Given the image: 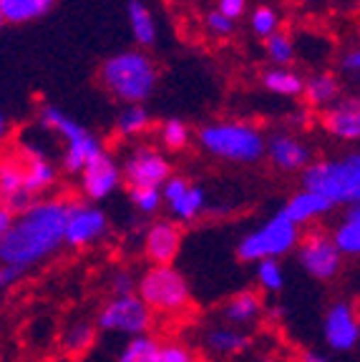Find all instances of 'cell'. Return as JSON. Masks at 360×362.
I'll use <instances>...</instances> for the list:
<instances>
[{
  "label": "cell",
  "mask_w": 360,
  "mask_h": 362,
  "mask_svg": "<svg viewBox=\"0 0 360 362\" xmlns=\"http://www.w3.org/2000/svg\"><path fill=\"white\" fill-rule=\"evenodd\" d=\"M71 204L63 199H40L33 209L16 216L11 232L0 237V259L8 267L28 272L53 257L66 244Z\"/></svg>",
  "instance_id": "obj_1"
},
{
  "label": "cell",
  "mask_w": 360,
  "mask_h": 362,
  "mask_svg": "<svg viewBox=\"0 0 360 362\" xmlns=\"http://www.w3.org/2000/svg\"><path fill=\"white\" fill-rule=\"evenodd\" d=\"M303 189L325 197L332 206L360 204V151L313 161L303 171Z\"/></svg>",
  "instance_id": "obj_2"
},
{
  "label": "cell",
  "mask_w": 360,
  "mask_h": 362,
  "mask_svg": "<svg viewBox=\"0 0 360 362\" xmlns=\"http://www.w3.org/2000/svg\"><path fill=\"white\" fill-rule=\"evenodd\" d=\"M99 78L111 96L131 106V103H141L144 98L152 96L154 86H157V68L147 53L126 51L103 61Z\"/></svg>",
  "instance_id": "obj_3"
},
{
  "label": "cell",
  "mask_w": 360,
  "mask_h": 362,
  "mask_svg": "<svg viewBox=\"0 0 360 362\" xmlns=\"http://www.w3.org/2000/svg\"><path fill=\"white\" fill-rule=\"evenodd\" d=\"M197 139L207 153L232 164H257L267 153L265 136L249 124H235V121L209 124L199 129Z\"/></svg>",
  "instance_id": "obj_4"
},
{
  "label": "cell",
  "mask_w": 360,
  "mask_h": 362,
  "mask_svg": "<svg viewBox=\"0 0 360 362\" xmlns=\"http://www.w3.org/2000/svg\"><path fill=\"white\" fill-rule=\"evenodd\" d=\"M303 239L300 226L293 219H287L282 209L272 214L262 226L244 234L237 244V259L240 262H265V259H280V257L295 252Z\"/></svg>",
  "instance_id": "obj_5"
},
{
  "label": "cell",
  "mask_w": 360,
  "mask_h": 362,
  "mask_svg": "<svg viewBox=\"0 0 360 362\" xmlns=\"http://www.w3.org/2000/svg\"><path fill=\"white\" fill-rule=\"evenodd\" d=\"M40 124L48 126L51 131H56L66 141V151H63V169L68 174H84V169L96 161L99 156H103V146L99 141V136H94L89 129H84L81 124H76V119H71L68 113H63L58 106H43L40 108Z\"/></svg>",
  "instance_id": "obj_6"
},
{
  "label": "cell",
  "mask_w": 360,
  "mask_h": 362,
  "mask_svg": "<svg viewBox=\"0 0 360 362\" xmlns=\"http://www.w3.org/2000/svg\"><path fill=\"white\" fill-rule=\"evenodd\" d=\"M139 297L157 312H181L189 305V282L171 264H152L139 279Z\"/></svg>",
  "instance_id": "obj_7"
},
{
  "label": "cell",
  "mask_w": 360,
  "mask_h": 362,
  "mask_svg": "<svg viewBox=\"0 0 360 362\" xmlns=\"http://www.w3.org/2000/svg\"><path fill=\"white\" fill-rule=\"evenodd\" d=\"M295 252H298V264L303 267V272L317 282H330L343 269V252L338 249L332 234L322 229H310L308 234H303Z\"/></svg>",
  "instance_id": "obj_8"
},
{
  "label": "cell",
  "mask_w": 360,
  "mask_h": 362,
  "mask_svg": "<svg viewBox=\"0 0 360 362\" xmlns=\"http://www.w3.org/2000/svg\"><path fill=\"white\" fill-rule=\"evenodd\" d=\"M96 327L103 332L126 334V337L147 334V329L152 327V307L139 294L111 297L96 315Z\"/></svg>",
  "instance_id": "obj_9"
},
{
  "label": "cell",
  "mask_w": 360,
  "mask_h": 362,
  "mask_svg": "<svg viewBox=\"0 0 360 362\" xmlns=\"http://www.w3.org/2000/svg\"><path fill=\"white\" fill-rule=\"evenodd\" d=\"M124 179L131 189H162L171 179V166L157 148L136 146L124 161Z\"/></svg>",
  "instance_id": "obj_10"
},
{
  "label": "cell",
  "mask_w": 360,
  "mask_h": 362,
  "mask_svg": "<svg viewBox=\"0 0 360 362\" xmlns=\"http://www.w3.org/2000/svg\"><path fill=\"white\" fill-rule=\"evenodd\" d=\"M322 334L330 350L350 352L360 342V320L355 315V307L345 300L332 302L322 317Z\"/></svg>",
  "instance_id": "obj_11"
},
{
  "label": "cell",
  "mask_w": 360,
  "mask_h": 362,
  "mask_svg": "<svg viewBox=\"0 0 360 362\" xmlns=\"http://www.w3.org/2000/svg\"><path fill=\"white\" fill-rule=\"evenodd\" d=\"M108 232V219L99 206L84 202L71 204L66 224V247H89L101 242Z\"/></svg>",
  "instance_id": "obj_12"
},
{
  "label": "cell",
  "mask_w": 360,
  "mask_h": 362,
  "mask_svg": "<svg viewBox=\"0 0 360 362\" xmlns=\"http://www.w3.org/2000/svg\"><path fill=\"white\" fill-rule=\"evenodd\" d=\"M144 249L152 264H171L181 249V229L171 219H157L147 229Z\"/></svg>",
  "instance_id": "obj_13"
},
{
  "label": "cell",
  "mask_w": 360,
  "mask_h": 362,
  "mask_svg": "<svg viewBox=\"0 0 360 362\" xmlns=\"http://www.w3.org/2000/svg\"><path fill=\"white\" fill-rule=\"evenodd\" d=\"M267 158L272 161V166L280 171H305L313 161L310 146L303 144L300 139L290 134H272L267 139Z\"/></svg>",
  "instance_id": "obj_14"
},
{
  "label": "cell",
  "mask_w": 360,
  "mask_h": 362,
  "mask_svg": "<svg viewBox=\"0 0 360 362\" xmlns=\"http://www.w3.org/2000/svg\"><path fill=\"white\" fill-rule=\"evenodd\" d=\"M121 176H124V171L118 169L116 161H113L108 153H103V156L91 161L84 169V174H81V187H84L86 197L99 202V199H106L108 194L116 192V187L121 184Z\"/></svg>",
  "instance_id": "obj_15"
},
{
  "label": "cell",
  "mask_w": 360,
  "mask_h": 362,
  "mask_svg": "<svg viewBox=\"0 0 360 362\" xmlns=\"http://www.w3.org/2000/svg\"><path fill=\"white\" fill-rule=\"evenodd\" d=\"M262 315H265V305H262V297L254 289H242V292L232 294L222 307L225 322L240 329L252 327L254 322L262 320Z\"/></svg>",
  "instance_id": "obj_16"
},
{
  "label": "cell",
  "mask_w": 360,
  "mask_h": 362,
  "mask_svg": "<svg viewBox=\"0 0 360 362\" xmlns=\"http://www.w3.org/2000/svg\"><path fill=\"white\" fill-rule=\"evenodd\" d=\"M332 209H335V206H332L325 197H320V194H315V192H308V189H300V192H295L293 197L285 202L282 214H285L287 219H293L298 226H303V224H310V221H315L317 216L330 214Z\"/></svg>",
  "instance_id": "obj_17"
},
{
  "label": "cell",
  "mask_w": 360,
  "mask_h": 362,
  "mask_svg": "<svg viewBox=\"0 0 360 362\" xmlns=\"http://www.w3.org/2000/svg\"><path fill=\"white\" fill-rule=\"evenodd\" d=\"M204 347H207L212 355L220 357H235L242 355L249 347V337L244 329L232 327V325H217V327H209L204 332Z\"/></svg>",
  "instance_id": "obj_18"
},
{
  "label": "cell",
  "mask_w": 360,
  "mask_h": 362,
  "mask_svg": "<svg viewBox=\"0 0 360 362\" xmlns=\"http://www.w3.org/2000/svg\"><path fill=\"white\" fill-rule=\"evenodd\" d=\"M325 129L340 141H360V103H338L325 113Z\"/></svg>",
  "instance_id": "obj_19"
},
{
  "label": "cell",
  "mask_w": 360,
  "mask_h": 362,
  "mask_svg": "<svg viewBox=\"0 0 360 362\" xmlns=\"http://www.w3.org/2000/svg\"><path fill=\"white\" fill-rule=\"evenodd\" d=\"M332 239L343 257H360V204L345 209L343 221L332 229Z\"/></svg>",
  "instance_id": "obj_20"
},
{
  "label": "cell",
  "mask_w": 360,
  "mask_h": 362,
  "mask_svg": "<svg viewBox=\"0 0 360 362\" xmlns=\"http://www.w3.org/2000/svg\"><path fill=\"white\" fill-rule=\"evenodd\" d=\"M56 0H0L3 23H28L45 16Z\"/></svg>",
  "instance_id": "obj_21"
},
{
  "label": "cell",
  "mask_w": 360,
  "mask_h": 362,
  "mask_svg": "<svg viewBox=\"0 0 360 362\" xmlns=\"http://www.w3.org/2000/svg\"><path fill=\"white\" fill-rule=\"evenodd\" d=\"M96 342V327L86 320H76L61 332V350L71 357L86 355Z\"/></svg>",
  "instance_id": "obj_22"
},
{
  "label": "cell",
  "mask_w": 360,
  "mask_h": 362,
  "mask_svg": "<svg viewBox=\"0 0 360 362\" xmlns=\"http://www.w3.org/2000/svg\"><path fill=\"white\" fill-rule=\"evenodd\" d=\"M129 23H131V33H134L139 45L149 48V45L157 43V25H154V18L149 13V8L141 0H129Z\"/></svg>",
  "instance_id": "obj_23"
},
{
  "label": "cell",
  "mask_w": 360,
  "mask_h": 362,
  "mask_svg": "<svg viewBox=\"0 0 360 362\" xmlns=\"http://www.w3.org/2000/svg\"><path fill=\"white\" fill-rule=\"evenodd\" d=\"M56 166L48 161V158L38 156V153H33V156H28V161H26V189L33 194H40L43 189L53 187L56 184Z\"/></svg>",
  "instance_id": "obj_24"
},
{
  "label": "cell",
  "mask_w": 360,
  "mask_h": 362,
  "mask_svg": "<svg viewBox=\"0 0 360 362\" xmlns=\"http://www.w3.org/2000/svg\"><path fill=\"white\" fill-rule=\"evenodd\" d=\"M159 352L162 345L152 334H139V337H131L124 350L118 352V362H159Z\"/></svg>",
  "instance_id": "obj_25"
},
{
  "label": "cell",
  "mask_w": 360,
  "mask_h": 362,
  "mask_svg": "<svg viewBox=\"0 0 360 362\" xmlns=\"http://www.w3.org/2000/svg\"><path fill=\"white\" fill-rule=\"evenodd\" d=\"M262 83L272 93H280V96H300V93H305L303 76H298L295 71H287V68H272V71H267L262 76Z\"/></svg>",
  "instance_id": "obj_26"
},
{
  "label": "cell",
  "mask_w": 360,
  "mask_h": 362,
  "mask_svg": "<svg viewBox=\"0 0 360 362\" xmlns=\"http://www.w3.org/2000/svg\"><path fill=\"white\" fill-rule=\"evenodd\" d=\"M338 81L330 74H317L305 83V96H308L310 106H327L338 98Z\"/></svg>",
  "instance_id": "obj_27"
},
{
  "label": "cell",
  "mask_w": 360,
  "mask_h": 362,
  "mask_svg": "<svg viewBox=\"0 0 360 362\" xmlns=\"http://www.w3.org/2000/svg\"><path fill=\"white\" fill-rule=\"evenodd\" d=\"M204 202H207V194H204L202 187H191L179 202H174L169 206L171 214L176 216V221H194L199 214L204 211Z\"/></svg>",
  "instance_id": "obj_28"
},
{
  "label": "cell",
  "mask_w": 360,
  "mask_h": 362,
  "mask_svg": "<svg viewBox=\"0 0 360 362\" xmlns=\"http://www.w3.org/2000/svg\"><path fill=\"white\" fill-rule=\"evenodd\" d=\"M254 277H257L259 289H265V292H270V294L282 292V287H285V269H282L280 259L257 262V267H254Z\"/></svg>",
  "instance_id": "obj_29"
},
{
  "label": "cell",
  "mask_w": 360,
  "mask_h": 362,
  "mask_svg": "<svg viewBox=\"0 0 360 362\" xmlns=\"http://www.w3.org/2000/svg\"><path fill=\"white\" fill-rule=\"evenodd\" d=\"M116 129L121 136H136L141 131L149 129V111L141 103H131L124 111L118 113L116 119Z\"/></svg>",
  "instance_id": "obj_30"
},
{
  "label": "cell",
  "mask_w": 360,
  "mask_h": 362,
  "mask_svg": "<svg viewBox=\"0 0 360 362\" xmlns=\"http://www.w3.org/2000/svg\"><path fill=\"white\" fill-rule=\"evenodd\" d=\"M267 56L270 61L275 63V68H285L293 63V56H295V45L293 40L287 38L285 33H275L267 38Z\"/></svg>",
  "instance_id": "obj_31"
},
{
  "label": "cell",
  "mask_w": 360,
  "mask_h": 362,
  "mask_svg": "<svg viewBox=\"0 0 360 362\" xmlns=\"http://www.w3.org/2000/svg\"><path fill=\"white\" fill-rule=\"evenodd\" d=\"M21 189H26V166L16 164V161H6L0 169V192H3V197H11Z\"/></svg>",
  "instance_id": "obj_32"
},
{
  "label": "cell",
  "mask_w": 360,
  "mask_h": 362,
  "mask_svg": "<svg viewBox=\"0 0 360 362\" xmlns=\"http://www.w3.org/2000/svg\"><path fill=\"white\" fill-rule=\"evenodd\" d=\"M162 144L171 151L184 148L189 144V129L181 119H169L162 126Z\"/></svg>",
  "instance_id": "obj_33"
},
{
  "label": "cell",
  "mask_w": 360,
  "mask_h": 362,
  "mask_svg": "<svg viewBox=\"0 0 360 362\" xmlns=\"http://www.w3.org/2000/svg\"><path fill=\"white\" fill-rule=\"evenodd\" d=\"M131 204L141 214H154L164 204L162 189H131Z\"/></svg>",
  "instance_id": "obj_34"
},
{
  "label": "cell",
  "mask_w": 360,
  "mask_h": 362,
  "mask_svg": "<svg viewBox=\"0 0 360 362\" xmlns=\"http://www.w3.org/2000/svg\"><path fill=\"white\" fill-rule=\"evenodd\" d=\"M277 13L272 11V8H267V6H262V8H257V11L252 13V30L257 35H265V38H270V35H275L277 33Z\"/></svg>",
  "instance_id": "obj_35"
},
{
  "label": "cell",
  "mask_w": 360,
  "mask_h": 362,
  "mask_svg": "<svg viewBox=\"0 0 360 362\" xmlns=\"http://www.w3.org/2000/svg\"><path fill=\"white\" fill-rule=\"evenodd\" d=\"M38 194H33V192H28V189H21V192H16V194H11V197H3V206L6 209H11L16 216H21V214H26L28 209H33L35 204H38Z\"/></svg>",
  "instance_id": "obj_36"
},
{
  "label": "cell",
  "mask_w": 360,
  "mask_h": 362,
  "mask_svg": "<svg viewBox=\"0 0 360 362\" xmlns=\"http://www.w3.org/2000/svg\"><path fill=\"white\" fill-rule=\"evenodd\" d=\"M159 362H199L197 355L181 342H164L159 352Z\"/></svg>",
  "instance_id": "obj_37"
},
{
  "label": "cell",
  "mask_w": 360,
  "mask_h": 362,
  "mask_svg": "<svg viewBox=\"0 0 360 362\" xmlns=\"http://www.w3.org/2000/svg\"><path fill=\"white\" fill-rule=\"evenodd\" d=\"M191 189V184H189V179L186 176H171L167 184L162 187V194H164V202L169 204H174V202H179L181 197H184L186 192Z\"/></svg>",
  "instance_id": "obj_38"
},
{
  "label": "cell",
  "mask_w": 360,
  "mask_h": 362,
  "mask_svg": "<svg viewBox=\"0 0 360 362\" xmlns=\"http://www.w3.org/2000/svg\"><path fill=\"white\" fill-rule=\"evenodd\" d=\"M134 289H139V282L134 279L131 272H116L111 277V292L113 297H129V294H136Z\"/></svg>",
  "instance_id": "obj_39"
},
{
  "label": "cell",
  "mask_w": 360,
  "mask_h": 362,
  "mask_svg": "<svg viewBox=\"0 0 360 362\" xmlns=\"http://www.w3.org/2000/svg\"><path fill=\"white\" fill-rule=\"evenodd\" d=\"M207 25H209V30H212V33H217V35H230L232 28H235V21H230L227 16H222L220 11H212L207 16Z\"/></svg>",
  "instance_id": "obj_40"
},
{
  "label": "cell",
  "mask_w": 360,
  "mask_h": 362,
  "mask_svg": "<svg viewBox=\"0 0 360 362\" xmlns=\"http://www.w3.org/2000/svg\"><path fill=\"white\" fill-rule=\"evenodd\" d=\"M23 274H26V272L18 269V267H8V264H3V267H0V287H3V289L13 287V284L21 282Z\"/></svg>",
  "instance_id": "obj_41"
},
{
  "label": "cell",
  "mask_w": 360,
  "mask_h": 362,
  "mask_svg": "<svg viewBox=\"0 0 360 362\" xmlns=\"http://www.w3.org/2000/svg\"><path fill=\"white\" fill-rule=\"evenodd\" d=\"M244 6H247V0H220V13L235 21L244 13Z\"/></svg>",
  "instance_id": "obj_42"
},
{
  "label": "cell",
  "mask_w": 360,
  "mask_h": 362,
  "mask_svg": "<svg viewBox=\"0 0 360 362\" xmlns=\"http://www.w3.org/2000/svg\"><path fill=\"white\" fill-rule=\"evenodd\" d=\"M13 224H16V214L11 209H6V206H0V237L11 232Z\"/></svg>",
  "instance_id": "obj_43"
},
{
  "label": "cell",
  "mask_w": 360,
  "mask_h": 362,
  "mask_svg": "<svg viewBox=\"0 0 360 362\" xmlns=\"http://www.w3.org/2000/svg\"><path fill=\"white\" fill-rule=\"evenodd\" d=\"M343 68L345 71H360V48L350 51L348 56L343 58Z\"/></svg>",
  "instance_id": "obj_44"
},
{
  "label": "cell",
  "mask_w": 360,
  "mask_h": 362,
  "mask_svg": "<svg viewBox=\"0 0 360 362\" xmlns=\"http://www.w3.org/2000/svg\"><path fill=\"white\" fill-rule=\"evenodd\" d=\"M300 362H330V360L317 350H305L303 355H300Z\"/></svg>",
  "instance_id": "obj_45"
},
{
  "label": "cell",
  "mask_w": 360,
  "mask_h": 362,
  "mask_svg": "<svg viewBox=\"0 0 360 362\" xmlns=\"http://www.w3.org/2000/svg\"><path fill=\"white\" fill-rule=\"evenodd\" d=\"M267 315H270V320H272V322H280L282 317H285V307H280V305H272L270 310H267Z\"/></svg>",
  "instance_id": "obj_46"
},
{
  "label": "cell",
  "mask_w": 360,
  "mask_h": 362,
  "mask_svg": "<svg viewBox=\"0 0 360 362\" xmlns=\"http://www.w3.org/2000/svg\"><path fill=\"white\" fill-rule=\"evenodd\" d=\"M254 362H275L272 357H259V360H254Z\"/></svg>",
  "instance_id": "obj_47"
}]
</instances>
